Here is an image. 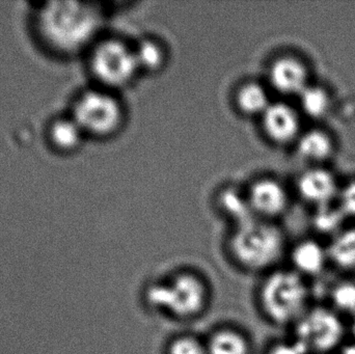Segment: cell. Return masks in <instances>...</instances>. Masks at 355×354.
I'll list each match as a JSON object with an SVG mask.
<instances>
[{
	"label": "cell",
	"instance_id": "1",
	"mask_svg": "<svg viewBox=\"0 0 355 354\" xmlns=\"http://www.w3.org/2000/svg\"><path fill=\"white\" fill-rule=\"evenodd\" d=\"M92 10L76 2L56 1L46 4L39 12L37 26L44 39L54 49L74 51L94 28Z\"/></svg>",
	"mask_w": 355,
	"mask_h": 354
},
{
	"label": "cell",
	"instance_id": "2",
	"mask_svg": "<svg viewBox=\"0 0 355 354\" xmlns=\"http://www.w3.org/2000/svg\"><path fill=\"white\" fill-rule=\"evenodd\" d=\"M309 281L294 270L273 272L263 284V310L277 324H294L312 306Z\"/></svg>",
	"mask_w": 355,
	"mask_h": 354
},
{
	"label": "cell",
	"instance_id": "3",
	"mask_svg": "<svg viewBox=\"0 0 355 354\" xmlns=\"http://www.w3.org/2000/svg\"><path fill=\"white\" fill-rule=\"evenodd\" d=\"M232 253L250 269H265L277 264L285 253V238L268 222L252 220L237 224L231 240Z\"/></svg>",
	"mask_w": 355,
	"mask_h": 354
},
{
	"label": "cell",
	"instance_id": "4",
	"mask_svg": "<svg viewBox=\"0 0 355 354\" xmlns=\"http://www.w3.org/2000/svg\"><path fill=\"white\" fill-rule=\"evenodd\" d=\"M293 326V340L306 354L336 353L349 335L345 318L327 305L311 306Z\"/></svg>",
	"mask_w": 355,
	"mask_h": 354
},
{
	"label": "cell",
	"instance_id": "5",
	"mask_svg": "<svg viewBox=\"0 0 355 354\" xmlns=\"http://www.w3.org/2000/svg\"><path fill=\"white\" fill-rule=\"evenodd\" d=\"M148 301L177 317H192L204 309L207 290L193 274H182L170 282L154 284L148 289Z\"/></svg>",
	"mask_w": 355,
	"mask_h": 354
},
{
	"label": "cell",
	"instance_id": "6",
	"mask_svg": "<svg viewBox=\"0 0 355 354\" xmlns=\"http://www.w3.org/2000/svg\"><path fill=\"white\" fill-rule=\"evenodd\" d=\"M73 118L85 133L106 136L120 128L123 108L118 99L101 91H89L80 96L73 110Z\"/></svg>",
	"mask_w": 355,
	"mask_h": 354
},
{
	"label": "cell",
	"instance_id": "7",
	"mask_svg": "<svg viewBox=\"0 0 355 354\" xmlns=\"http://www.w3.org/2000/svg\"><path fill=\"white\" fill-rule=\"evenodd\" d=\"M91 68L96 78L108 87H123L135 79L139 70L135 49L116 39H107L93 52Z\"/></svg>",
	"mask_w": 355,
	"mask_h": 354
},
{
	"label": "cell",
	"instance_id": "8",
	"mask_svg": "<svg viewBox=\"0 0 355 354\" xmlns=\"http://www.w3.org/2000/svg\"><path fill=\"white\" fill-rule=\"evenodd\" d=\"M292 270L306 280L318 278L324 274L329 264L327 245L316 239H304L290 251Z\"/></svg>",
	"mask_w": 355,
	"mask_h": 354
},
{
	"label": "cell",
	"instance_id": "9",
	"mask_svg": "<svg viewBox=\"0 0 355 354\" xmlns=\"http://www.w3.org/2000/svg\"><path fill=\"white\" fill-rule=\"evenodd\" d=\"M262 118L265 132L275 143H290L300 133V118L288 104L271 103Z\"/></svg>",
	"mask_w": 355,
	"mask_h": 354
},
{
	"label": "cell",
	"instance_id": "10",
	"mask_svg": "<svg viewBox=\"0 0 355 354\" xmlns=\"http://www.w3.org/2000/svg\"><path fill=\"white\" fill-rule=\"evenodd\" d=\"M271 85L284 95H298L308 87V71L300 60L282 57L273 62L269 73Z\"/></svg>",
	"mask_w": 355,
	"mask_h": 354
},
{
	"label": "cell",
	"instance_id": "11",
	"mask_svg": "<svg viewBox=\"0 0 355 354\" xmlns=\"http://www.w3.org/2000/svg\"><path fill=\"white\" fill-rule=\"evenodd\" d=\"M297 189L304 201L314 204L317 207L331 204L338 193L335 177L322 168L304 172L298 179Z\"/></svg>",
	"mask_w": 355,
	"mask_h": 354
},
{
	"label": "cell",
	"instance_id": "12",
	"mask_svg": "<svg viewBox=\"0 0 355 354\" xmlns=\"http://www.w3.org/2000/svg\"><path fill=\"white\" fill-rule=\"evenodd\" d=\"M248 199L254 212L268 218L283 213L288 206V195L283 185L271 179L254 183Z\"/></svg>",
	"mask_w": 355,
	"mask_h": 354
},
{
	"label": "cell",
	"instance_id": "13",
	"mask_svg": "<svg viewBox=\"0 0 355 354\" xmlns=\"http://www.w3.org/2000/svg\"><path fill=\"white\" fill-rule=\"evenodd\" d=\"M331 267L347 276L355 274V227L344 228L327 243Z\"/></svg>",
	"mask_w": 355,
	"mask_h": 354
},
{
	"label": "cell",
	"instance_id": "14",
	"mask_svg": "<svg viewBox=\"0 0 355 354\" xmlns=\"http://www.w3.org/2000/svg\"><path fill=\"white\" fill-rule=\"evenodd\" d=\"M297 151L304 159L309 161H324L333 154L334 143L331 136L324 131L314 129L300 137Z\"/></svg>",
	"mask_w": 355,
	"mask_h": 354
},
{
	"label": "cell",
	"instance_id": "15",
	"mask_svg": "<svg viewBox=\"0 0 355 354\" xmlns=\"http://www.w3.org/2000/svg\"><path fill=\"white\" fill-rule=\"evenodd\" d=\"M327 306L343 318L352 319L355 316V278L345 276L329 288Z\"/></svg>",
	"mask_w": 355,
	"mask_h": 354
},
{
	"label": "cell",
	"instance_id": "16",
	"mask_svg": "<svg viewBox=\"0 0 355 354\" xmlns=\"http://www.w3.org/2000/svg\"><path fill=\"white\" fill-rule=\"evenodd\" d=\"M238 108L245 116H263L270 106L268 94L258 83H248L240 87L236 97Z\"/></svg>",
	"mask_w": 355,
	"mask_h": 354
},
{
	"label": "cell",
	"instance_id": "17",
	"mask_svg": "<svg viewBox=\"0 0 355 354\" xmlns=\"http://www.w3.org/2000/svg\"><path fill=\"white\" fill-rule=\"evenodd\" d=\"M85 131L74 118H60L52 124L50 137L58 149L72 151L77 149L83 141Z\"/></svg>",
	"mask_w": 355,
	"mask_h": 354
},
{
	"label": "cell",
	"instance_id": "18",
	"mask_svg": "<svg viewBox=\"0 0 355 354\" xmlns=\"http://www.w3.org/2000/svg\"><path fill=\"white\" fill-rule=\"evenodd\" d=\"M207 354H248L250 346L243 335L236 330H223L211 336L206 345Z\"/></svg>",
	"mask_w": 355,
	"mask_h": 354
},
{
	"label": "cell",
	"instance_id": "19",
	"mask_svg": "<svg viewBox=\"0 0 355 354\" xmlns=\"http://www.w3.org/2000/svg\"><path fill=\"white\" fill-rule=\"evenodd\" d=\"M220 206L230 218L237 222V224H244L254 218H252L254 212L250 199L235 189H227L221 193Z\"/></svg>",
	"mask_w": 355,
	"mask_h": 354
},
{
	"label": "cell",
	"instance_id": "20",
	"mask_svg": "<svg viewBox=\"0 0 355 354\" xmlns=\"http://www.w3.org/2000/svg\"><path fill=\"white\" fill-rule=\"evenodd\" d=\"M300 98L302 110L310 118H322L329 114L331 97L323 87L308 85Z\"/></svg>",
	"mask_w": 355,
	"mask_h": 354
},
{
	"label": "cell",
	"instance_id": "21",
	"mask_svg": "<svg viewBox=\"0 0 355 354\" xmlns=\"http://www.w3.org/2000/svg\"><path fill=\"white\" fill-rule=\"evenodd\" d=\"M345 214L341 208L334 207L331 204L317 207L316 212L313 216V226L320 234L327 236H335L342 229L345 220Z\"/></svg>",
	"mask_w": 355,
	"mask_h": 354
},
{
	"label": "cell",
	"instance_id": "22",
	"mask_svg": "<svg viewBox=\"0 0 355 354\" xmlns=\"http://www.w3.org/2000/svg\"><path fill=\"white\" fill-rule=\"evenodd\" d=\"M135 58L139 70L155 72L164 67L166 62V50L158 42L145 39L135 49Z\"/></svg>",
	"mask_w": 355,
	"mask_h": 354
},
{
	"label": "cell",
	"instance_id": "23",
	"mask_svg": "<svg viewBox=\"0 0 355 354\" xmlns=\"http://www.w3.org/2000/svg\"><path fill=\"white\" fill-rule=\"evenodd\" d=\"M168 354H207V349L193 337H180L171 343Z\"/></svg>",
	"mask_w": 355,
	"mask_h": 354
},
{
	"label": "cell",
	"instance_id": "24",
	"mask_svg": "<svg viewBox=\"0 0 355 354\" xmlns=\"http://www.w3.org/2000/svg\"><path fill=\"white\" fill-rule=\"evenodd\" d=\"M339 202V207L346 218H355V181L342 189Z\"/></svg>",
	"mask_w": 355,
	"mask_h": 354
},
{
	"label": "cell",
	"instance_id": "25",
	"mask_svg": "<svg viewBox=\"0 0 355 354\" xmlns=\"http://www.w3.org/2000/svg\"><path fill=\"white\" fill-rule=\"evenodd\" d=\"M268 354H306L304 349L296 341H287L275 344Z\"/></svg>",
	"mask_w": 355,
	"mask_h": 354
},
{
	"label": "cell",
	"instance_id": "26",
	"mask_svg": "<svg viewBox=\"0 0 355 354\" xmlns=\"http://www.w3.org/2000/svg\"><path fill=\"white\" fill-rule=\"evenodd\" d=\"M335 354H355V341L347 339Z\"/></svg>",
	"mask_w": 355,
	"mask_h": 354
},
{
	"label": "cell",
	"instance_id": "27",
	"mask_svg": "<svg viewBox=\"0 0 355 354\" xmlns=\"http://www.w3.org/2000/svg\"><path fill=\"white\" fill-rule=\"evenodd\" d=\"M348 328H349V336L352 340L355 341V316L352 317V319L349 320V324H348Z\"/></svg>",
	"mask_w": 355,
	"mask_h": 354
},
{
	"label": "cell",
	"instance_id": "28",
	"mask_svg": "<svg viewBox=\"0 0 355 354\" xmlns=\"http://www.w3.org/2000/svg\"><path fill=\"white\" fill-rule=\"evenodd\" d=\"M314 354H335V353H314Z\"/></svg>",
	"mask_w": 355,
	"mask_h": 354
}]
</instances>
